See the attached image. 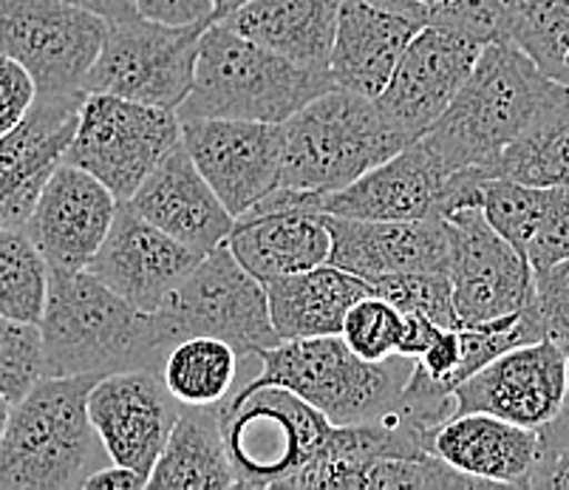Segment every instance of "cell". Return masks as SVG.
Here are the masks:
<instances>
[{"instance_id":"obj_28","label":"cell","mask_w":569,"mask_h":490,"mask_svg":"<svg viewBox=\"0 0 569 490\" xmlns=\"http://www.w3.org/2000/svg\"><path fill=\"white\" fill-rule=\"evenodd\" d=\"M148 490H227L236 488L224 431L221 402L179 406L168 442L148 477Z\"/></svg>"},{"instance_id":"obj_5","label":"cell","mask_w":569,"mask_h":490,"mask_svg":"<svg viewBox=\"0 0 569 490\" xmlns=\"http://www.w3.org/2000/svg\"><path fill=\"white\" fill-rule=\"evenodd\" d=\"M408 146L411 139L382 117L375 100L335 86L283 122L278 184L335 193Z\"/></svg>"},{"instance_id":"obj_42","label":"cell","mask_w":569,"mask_h":490,"mask_svg":"<svg viewBox=\"0 0 569 490\" xmlns=\"http://www.w3.org/2000/svg\"><path fill=\"white\" fill-rule=\"evenodd\" d=\"M369 3L402 14V18L417 20L419 26H442L445 14L457 0H369Z\"/></svg>"},{"instance_id":"obj_37","label":"cell","mask_w":569,"mask_h":490,"mask_svg":"<svg viewBox=\"0 0 569 490\" xmlns=\"http://www.w3.org/2000/svg\"><path fill=\"white\" fill-rule=\"evenodd\" d=\"M563 258H569V188H550L545 219L527 244V261L532 270H541Z\"/></svg>"},{"instance_id":"obj_23","label":"cell","mask_w":569,"mask_h":490,"mask_svg":"<svg viewBox=\"0 0 569 490\" xmlns=\"http://www.w3.org/2000/svg\"><path fill=\"white\" fill-rule=\"evenodd\" d=\"M128 201L153 227L196 252H210L224 244L236 221L201 177L182 142L157 164Z\"/></svg>"},{"instance_id":"obj_41","label":"cell","mask_w":569,"mask_h":490,"mask_svg":"<svg viewBox=\"0 0 569 490\" xmlns=\"http://www.w3.org/2000/svg\"><path fill=\"white\" fill-rule=\"evenodd\" d=\"M139 18L168 26L213 23L216 0H133Z\"/></svg>"},{"instance_id":"obj_30","label":"cell","mask_w":569,"mask_h":490,"mask_svg":"<svg viewBox=\"0 0 569 490\" xmlns=\"http://www.w3.org/2000/svg\"><path fill=\"white\" fill-rule=\"evenodd\" d=\"M238 363L241 358L230 343L193 334L170 346L162 363V380L179 402L207 406L230 397L238 380Z\"/></svg>"},{"instance_id":"obj_44","label":"cell","mask_w":569,"mask_h":490,"mask_svg":"<svg viewBox=\"0 0 569 490\" xmlns=\"http://www.w3.org/2000/svg\"><path fill=\"white\" fill-rule=\"evenodd\" d=\"M82 490H144V479L126 466H100L88 473L80 484Z\"/></svg>"},{"instance_id":"obj_11","label":"cell","mask_w":569,"mask_h":490,"mask_svg":"<svg viewBox=\"0 0 569 490\" xmlns=\"http://www.w3.org/2000/svg\"><path fill=\"white\" fill-rule=\"evenodd\" d=\"M108 23L66 0H0V54L32 74L38 94L82 91Z\"/></svg>"},{"instance_id":"obj_17","label":"cell","mask_w":569,"mask_h":490,"mask_svg":"<svg viewBox=\"0 0 569 490\" xmlns=\"http://www.w3.org/2000/svg\"><path fill=\"white\" fill-rule=\"evenodd\" d=\"M482 43L457 32L422 26L397 60L377 108L397 131L419 139L451 106L468 80Z\"/></svg>"},{"instance_id":"obj_46","label":"cell","mask_w":569,"mask_h":490,"mask_svg":"<svg viewBox=\"0 0 569 490\" xmlns=\"http://www.w3.org/2000/svg\"><path fill=\"white\" fill-rule=\"evenodd\" d=\"M247 0H216V20L227 18V14L236 12L238 7H244Z\"/></svg>"},{"instance_id":"obj_12","label":"cell","mask_w":569,"mask_h":490,"mask_svg":"<svg viewBox=\"0 0 569 490\" xmlns=\"http://www.w3.org/2000/svg\"><path fill=\"white\" fill-rule=\"evenodd\" d=\"M448 278L459 327L493 323L532 303V267L501 239L479 208L445 210Z\"/></svg>"},{"instance_id":"obj_21","label":"cell","mask_w":569,"mask_h":490,"mask_svg":"<svg viewBox=\"0 0 569 490\" xmlns=\"http://www.w3.org/2000/svg\"><path fill=\"white\" fill-rule=\"evenodd\" d=\"M453 177L457 173L445 170L422 139H413L411 146L366 170L351 184L320 196L318 208L320 213L343 219H428L442 216Z\"/></svg>"},{"instance_id":"obj_31","label":"cell","mask_w":569,"mask_h":490,"mask_svg":"<svg viewBox=\"0 0 569 490\" xmlns=\"http://www.w3.org/2000/svg\"><path fill=\"white\" fill-rule=\"evenodd\" d=\"M507 40L519 46L541 74L569 89V0H513Z\"/></svg>"},{"instance_id":"obj_1","label":"cell","mask_w":569,"mask_h":490,"mask_svg":"<svg viewBox=\"0 0 569 490\" xmlns=\"http://www.w3.org/2000/svg\"><path fill=\"white\" fill-rule=\"evenodd\" d=\"M43 378L159 369L173 343L157 312H144L108 290L91 270H49L46 307L38 321Z\"/></svg>"},{"instance_id":"obj_10","label":"cell","mask_w":569,"mask_h":490,"mask_svg":"<svg viewBox=\"0 0 569 490\" xmlns=\"http://www.w3.org/2000/svg\"><path fill=\"white\" fill-rule=\"evenodd\" d=\"M207 26H168L144 18L111 23L94 66L82 80V91L176 111L193 89L201 32Z\"/></svg>"},{"instance_id":"obj_33","label":"cell","mask_w":569,"mask_h":490,"mask_svg":"<svg viewBox=\"0 0 569 490\" xmlns=\"http://www.w3.org/2000/svg\"><path fill=\"white\" fill-rule=\"evenodd\" d=\"M371 296L406 312L428 314L439 327H459L448 272H388L369 278Z\"/></svg>"},{"instance_id":"obj_18","label":"cell","mask_w":569,"mask_h":490,"mask_svg":"<svg viewBox=\"0 0 569 490\" xmlns=\"http://www.w3.org/2000/svg\"><path fill=\"white\" fill-rule=\"evenodd\" d=\"M201 256L204 252L170 239L144 216H139L131 201H119L111 230L88 270L137 309L157 312Z\"/></svg>"},{"instance_id":"obj_47","label":"cell","mask_w":569,"mask_h":490,"mask_svg":"<svg viewBox=\"0 0 569 490\" xmlns=\"http://www.w3.org/2000/svg\"><path fill=\"white\" fill-rule=\"evenodd\" d=\"M9 411H12V400H9V397L0 394V437H3V431H7Z\"/></svg>"},{"instance_id":"obj_45","label":"cell","mask_w":569,"mask_h":490,"mask_svg":"<svg viewBox=\"0 0 569 490\" xmlns=\"http://www.w3.org/2000/svg\"><path fill=\"white\" fill-rule=\"evenodd\" d=\"M71 7L86 9V12L97 14V18L106 20L108 26L111 23H126V20L139 18L137 3L133 0H66Z\"/></svg>"},{"instance_id":"obj_48","label":"cell","mask_w":569,"mask_h":490,"mask_svg":"<svg viewBox=\"0 0 569 490\" xmlns=\"http://www.w3.org/2000/svg\"><path fill=\"white\" fill-rule=\"evenodd\" d=\"M563 343H567V397H569V338H563Z\"/></svg>"},{"instance_id":"obj_40","label":"cell","mask_w":569,"mask_h":490,"mask_svg":"<svg viewBox=\"0 0 569 490\" xmlns=\"http://www.w3.org/2000/svg\"><path fill=\"white\" fill-rule=\"evenodd\" d=\"M459 360H462V340H459V327H439L428 349L413 363L426 371L433 383L442 386L445 391L457 389V374H459Z\"/></svg>"},{"instance_id":"obj_39","label":"cell","mask_w":569,"mask_h":490,"mask_svg":"<svg viewBox=\"0 0 569 490\" xmlns=\"http://www.w3.org/2000/svg\"><path fill=\"white\" fill-rule=\"evenodd\" d=\"M34 100H38V86L32 74L18 60L0 54V137L23 122Z\"/></svg>"},{"instance_id":"obj_43","label":"cell","mask_w":569,"mask_h":490,"mask_svg":"<svg viewBox=\"0 0 569 490\" xmlns=\"http://www.w3.org/2000/svg\"><path fill=\"white\" fill-rule=\"evenodd\" d=\"M437 332H439V323H433L428 314L406 312L402 314V334H400V346H397V354L411 360L419 358V354L426 352L428 343H431Z\"/></svg>"},{"instance_id":"obj_27","label":"cell","mask_w":569,"mask_h":490,"mask_svg":"<svg viewBox=\"0 0 569 490\" xmlns=\"http://www.w3.org/2000/svg\"><path fill=\"white\" fill-rule=\"evenodd\" d=\"M263 290H267L269 321L281 340L340 334L346 312L360 298L371 296L363 278L335 264L272 278L263 283Z\"/></svg>"},{"instance_id":"obj_16","label":"cell","mask_w":569,"mask_h":490,"mask_svg":"<svg viewBox=\"0 0 569 490\" xmlns=\"http://www.w3.org/2000/svg\"><path fill=\"white\" fill-rule=\"evenodd\" d=\"M179 406L159 369L113 371L88 391V420L102 442V451L117 466L151 477L168 442Z\"/></svg>"},{"instance_id":"obj_29","label":"cell","mask_w":569,"mask_h":490,"mask_svg":"<svg viewBox=\"0 0 569 490\" xmlns=\"http://www.w3.org/2000/svg\"><path fill=\"white\" fill-rule=\"evenodd\" d=\"M530 188H569V91L536 113V120L482 170Z\"/></svg>"},{"instance_id":"obj_26","label":"cell","mask_w":569,"mask_h":490,"mask_svg":"<svg viewBox=\"0 0 569 490\" xmlns=\"http://www.w3.org/2000/svg\"><path fill=\"white\" fill-rule=\"evenodd\" d=\"M338 9L340 0H247L221 23L303 69L329 71Z\"/></svg>"},{"instance_id":"obj_14","label":"cell","mask_w":569,"mask_h":490,"mask_svg":"<svg viewBox=\"0 0 569 490\" xmlns=\"http://www.w3.org/2000/svg\"><path fill=\"white\" fill-rule=\"evenodd\" d=\"M182 148L232 216H241L278 188L283 159V122L179 120Z\"/></svg>"},{"instance_id":"obj_22","label":"cell","mask_w":569,"mask_h":490,"mask_svg":"<svg viewBox=\"0 0 569 490\" xmlns=\"http://www.w3.org/2000/svg\"><path fill=\"white\" fill-rule=\"evenodd\" d=\"M326 224L332 233L329 264L363 281L388 272H448V230L442 216L371 221L326 213Z\"/></svg>"},{"instance_id":"obj_3","label":"cell","mask_w":569,"mask_h":490,"mask_svg":"<svg viewBox=\"0 0 569 490\" xmlns=\"http://www.w3.org/2000/svg\"><path fill=\"white\" fill-rule=\"evenodd\" d=\"M329 89H335L329 71L303 69L213 20L201 32L193 89L176 117L287 122Z\"/></svg>"},{"instance_id":"obj_15","label":"cell","mask_w":569,"mask_h":490,"mask_svg":"<svg viewBox=\"0 0 569 490\" xmlns=\"http://www.w3.org/2000/svg\"><path fill=\"white\" fill-rule=\"evenodd\" d=\"M453 414H493L525 428H541L567 402V343L563 338L516 346L473 371L453 389Z\"/></svg>"},{"instance_id":"obj_38","label":"cell","mask_w":569,"mask_h":490,"mask_svg":"<svg viewBox=\"0 0 569 490\" xmlns=\"http://www.w3.org/2000/svg\"><path fill=\"white\" fill-rule=\"evenodd\" d=\"M532 298L547 334L569 338V258L532 270Z\"/></svg>"},{"instance_id":"obj_13","label":"cell","mask_w":569,"mask_h":490,"mask_svg":"<svg viewBox=\"0 0 569 490\" xmlns=\"http://www.w3.org/2000/svg\"><path fill=\"white\" fill-rule=\"evenodd\" d=\"M318 201L320 193L278 184L236 216L224 244L261 283L329 264L332 233Z\"/></svg>"},{"instance_id":"obj_4","label":"cell","mask_w":569,"mask_h":490,"mask_svg":"<svg viewBox=\"0 0 569 490\" xmlns=\"http://www.w3.org/2000/svg\"><path fill=\"white\" fill-rule=\"evenodd\" d=\"M97 374L40 378L12 402L0 437V490L80 488L106 457L88 420V391Z\"/></svg>"},{"instance_id":"obj_24","label":"cell","mask_w":569,"mask_h":490,"mask_svg":"<svg viewBox=\"0 0 569 490\" xmlns=\"http://www.w3.org/2000/svg\"><path fill=\"white\" fill-rule=\"evenodd\" d=\"M422 26L411 18L375 7L369 0H340L329 74L338 89L369 100L380 97L397 60Z\"/></svg>"},{"instance_id":"obj_9","label":"cell","mask_w":569,"mask_h":490,"mask_svg":"<svg viewBox=\"0 0 569 490\" xmlns=\"http://www.w3.org/2000/svg\"><path fill=\"white\" fill-rule=\"evenodd\" d=\"M179 142L176 111L86 91L63 162L100 179L117 201H128Z\"/></svg>"},{"instance_id":"obj_20","label":"cell","mask_w":569,"mask_h":490,"mask_svg":"<svg viewBox=\"0 0 569 490\" xmlns=\"http://www.w3.org/2000/svg\"><path fill=\"white\" fill-rule=\"evenodd\" d=\"M86 91L38 94L23 122L0 137V227L23 230L74 137Z\"/></svg>"},{"instance_id":"obj_7","label":"cell","mask_w":569,"mask_h":490,"mask_svg":"<svg viewBox=\"0 0 569 490\" xmlns=\"http://www.w3.org/2000/svg\"><path fill=\"white\" fill-rule=\"evenodd\" d=\"M307 400L283 386H241L221 400V431L236 488H281L312 466L332 434Z\"/></svg>"},{"instance_id":"obj_25","label":"cell","mask_w":569,"mask_h":490,"mask_svg":"<svg viewBox=\"0 0 569 490\" xmlns=\"http://www.w3.org/2000/svg\"><path fill=\"white\" fill-rule=\"evenodd\" d=\"M538 431L493 414H453L428 434V451L490 488H527Z\"/></svg>"},{"instance_id":"obj_34","label":"cell","mask_w":569,"mask_h":490,"mask_svg":"<svg viewBox=\"0 0 569 490\" xmlns=\"http://www.w3.org/2000/svg\"><path fill=\"white\" fill-rule=\"evenodd\" d=\"M402 334V312L377 296H366L346 312L340 338L363 360H386L397 354Z\"/></svg>"},{"instance_id":"obj_8","label":"cell","mask_w":569,"mask_h":490,"mask_svg":"<svg viewBox=\"0 0 569 490\" xmlns=\"http://www.w3.org/2000/svg\"><path fill=\"white\" fill-rule=\"evenodd\" d=\"M157 318L170 343L193 334L219 338L241 360H258L263 349L281 340L269 321L263 283L238 264L227 244L213 247L196 261L157 309Z\"/></svg>"},{"instance_id":"obj_19","label":"cell","mask_w":569,"mask_h":490,"mask_svg":"<svg viewBox=\"0 0 569 490\" xmlns=\"http://www.w3.org/2000/svg\"><path fill=\"white\" fill-rule=\"evenodd\" d=\"M119 201L111 190L69 162H60L43 184L26 233L49 270H88L111 230Z\"/></svg>"},{"instance_id":"obj_2","label":"cell","mask_w":569,"mask_h":490,"mask_svg":"<svg viewBox=\"0 0 569 490\" xmlns=\"http://www.w3.org/2000/svg\"><path fill=\"white\" fill-rule=\"evenodd\" d=\"M567 91L541 74L516 43H488L451 106L419 139L451 173L485 170L541 108Z\"/></svg>"},{"instance_id":"obj_6","label":"cell","mask_w":569,"mask_h":490,"mask_svg":"<svg viewBox=\"0 0 569 490\" xmlns=\"http://www.w3.org/2000/svg\"><path fill=\"white\" fill-rule=\"evenodd\" d=\"M258 366L244 386H283L332 426H357L395 411L413 360H363L340 334H323L278 340L258 354Z\"/></svg>"},{"instance_id":"obj_35","label":"cell","mask_w":569,"mask_h":490,"mask_svg":"<svg viewBox=\"0 0 569 490\" xmlns=\"http://www.w3.org/2000/svg\"><path fill=\"white\" fill-rule=\"evenodd\" d=\"M43 378V343L38 323L0 314V394L18 402Z\"/></svg>"},{"instance_id":"obj_32","label":"cell","mask_w":569,"mask_h":490,"mask_svg":"<svg viewBox=\"0 0 569 490\" xmlns=\"http://www.w3.org/2000/svg\"><path fill=\"white\" fill-rule=\"evenodd\" d=\"M49 290V264L26 230L0 227V314L38 323Z\"/></svg>"},{"instance_id":"obj_36","label":"cell","mask_w":569,"mask_h":490,"mask_svg":"<svg viewBox=\"0 0 569 490\" xmlns=\"http://www.w3.org/2000/svg\"><path fill=\"white\" fill-rule=\"evenodd\" d=\"M536 431L538 448L530 477H527V488L569 490V397L563 402V409Z\"/></svg>"}]
</instances>
